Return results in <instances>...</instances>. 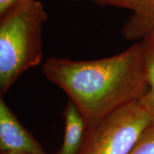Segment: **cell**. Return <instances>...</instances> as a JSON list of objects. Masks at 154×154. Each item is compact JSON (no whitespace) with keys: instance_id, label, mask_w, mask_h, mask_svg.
<instances>
[{"instance_id":"obj_7","label":"cell","mask_w":154,"mask_h":154,"mask_svg":"<svg viewBox=\"0 0 154 154\" xmlns=\"http://www.w3.org/2000/svg\"><path fill=\"white\" fill-rule=\"evenodd\" d=\"M140 41L144 47L147 90L143 98L139 101V105L154 116V33Z\"/></svg>"},{"instance_id":"obj_5","label":"cell","mask_w":154,"mask_h":154,"mask_svg":"<svg viewBox=\"0 0 154 154\" xmlns=\"http://www.w3.org/2000/svg\"><path fill=\"white\" fill-rule=\"evenodd\" d=\"M0 152L44 153V149L0 99Z\"/></svg>"},{"instance_id":"obj_2","label":"cell","mask_w":154,"mask_h":154,"mask_svg":"<svg viewBox=\"0 0 154 154\" xmlns=\"http://www.w3.org/2000/svg\"><path fill=\"white\" fill-rule=\"evenodd\" d=\"M43 4L30 0L0 18V95L3 97L28 69L43 57Z\"/></svg>"},{"instance_id":"obj_10","label":"cell","mask_w":154,"mask_h":154,"mask_svg":"<svg viewBox=\"0 0 154 154\" xmlns=\"http://www.w3.org/2000/svg\"><path fill=\"white\" fill-rule=\"evenodd\" d=\"M0 154H48V153H31V152H0ZM57 154V153H52Z\"/></svg>"},{"instance_id":"obj_4","label":"cell","mask_w":154,"mask_h":154,"mask_svg":"<svg viewBox=\"0 0 154 154\" xmlns=\"http://www.w3.org/2000/svg\"><path fill=\"white\" fill-rule=\"evenodd\" d=\"M99 6L116 7L131 11L121 28L129 41H140L154 33V0H90Z\"/></svg>"},{"instance_id":"obj_11","label":"cell","mask_w":154,"mask_h":154,"mask_svg":"<svg viewBox=\"0 0 154 154\" xmlns=\"http://www.w3.org/2000/svg\"><path fill=\"white\" fill-rule=\"evenodd\" d=\"M74 1H79V0H74Z\"/></svg>"},{"instance_id":"obj_3","label":"cell","mask_w":154,"mask_h":154,"mask_svg":"<svg viewBox=\"0 0 154 154\" xmlns=\"http://www.w3.org/2000/svg\"><path fill=\"white\" fill-rule=\"evenodd\" d=\"M153 120L139 102L128 105L88 126L79 154H129Z\"/></svg>"},{"instance_id":"obj_1","label":"cell","mask_w":154,"mask_h":154,"mask_svg":"<svg viewBox=\"0 0 154 154\" xmlns=\"http://www.w3.org/2000/svg\"><path fill=\"white\" fill-rule=\"evenodd\" d=\"M41 69L48 81L68 95L88 126L139 102L147 90L141 41L100 59L51 57Z\"/></svg>"},{"instance_id":"obj_8","label":"cell","mask_w":154,"mask_h":154,"mask_svg":"<svg viewBox=\"0 0 154 154\" xmlns=\"http://www.w3.org/2000/svg\"><path fill=\"white\" fill-rule=\"evenodd\" d=\"M129 154H154V120L141 134Z\"/></svg>"},{"instance_id":"obj_6","label":"cell","mask_w":154,"mask_h":154,"mask_svg":"<svg viewBox=\"0 0 154 154\" xmlns=\"http://www.w3.org/2000/svg\"><path fill=\"white\" fill-rule=\"evenodd\" d=\"M64 131L60 149L57 154H79L82 146L88 125L82 114L70 100L63 111Z\"/></svg>"},{"instance_id":"obj_9","label":"cell","mask_w":154,"mask_h":154,"mask_svg":"<svg viewBox=\"0 0 154 154\" xmlns=\"http://www.w3.org/2000/svg\"><path fill=\"white\" fill-rule=\"evenodd\" d=\"M30 0H0V18Z\"/></svg>"}]
</instances>
